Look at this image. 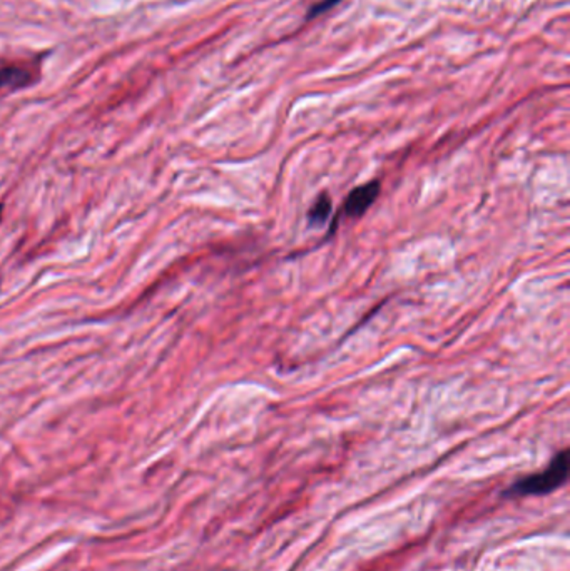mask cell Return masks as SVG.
<instances>
[{
  "label": "cell",
  "mask_w": 570,
  "mask_h": 571,
  "mask_svg": "<svg viewBox=\"0 0 570 571\" xmlns=\"http://www.w3.org/2000/svg\"><path fill=\"white\" fill-rule=\"evenodd\" d=\"M567 476H569V451L564 450L554 456V460L544 471L524 476L522 479H518L508 488L506 495L517 498L547 495L550 491L565 485Z\"/></svg>",
  "instance_id": "obj_1"
},
{
  "label": "cell",
  "mask_w": 570,
  "mask_h": 571,
  "mask_svg": "<svg viewBox=\"0 0 570 571\" xmlns=\"http://www.w3.org/2000/svg\"><path fill=\"white\" fill-rule=\"evenodd\" d=\"M37 77H39V65L29 61L0 67V94L29 87L37 81Z\"/></svg>",
  "instance_id": "obj_2"
},
{
  "label": "cell",
  "mask_w": 570,
  "mask_h": 571,
  "mask_svg": "<svg viewBox=\"0 0 570 571\" xmlns=\"http://www.w3.org/2000/svg\"><path fill=\"white\" fill-rule=\"evenodd\" d=\"M381 184L380 180H370L367 184H361L359 188L351 190L347 198V201L343 204L341 214L345 218L351 219H359L365 212L370 209L373 202L378 199L380 196Z\"/></svg>",
  "instance_id": "obj_3"
},
{
  "label": "cell",
  "mask_w": 570,
  "mask_h": 571,
  "mask_svg": "<svg viewBox=\"0 0 570 571\" xmlns=\"http://www.w3.org/2000/svg\"><path fill=\"white\" fill-rule=\"evenodd\" d=\"M331 214V198L328 192H321L317 201L313 202L311 209L308 211V222L311 226H321L328 221Z\"/></svg>",
  "instance_id": "obj_4"
},
{
  "label": "cell",
  "mask_w": 570,
  "mask_h": 571,
  "mask_svg": "<svg viewBox=\"0 0 570 571\" xmlns=\"http://www.w3.org/2000/svg\"><path fill=\"white\" fill-rule=\"evenodd\" d=\"M339 2V0H319V4H317L315 7H311V11H310V17H317L319 14L327 12L328 9L335 7Z\"/></svg>",
  "instance_id": "obj_5"
},
{
  "label": "cell",
  "mask_w": 570,
  "mask_h": 571,
  "mask_svg": "<svg viewBox=\"0 0 570 571\" xmlns=\"http://www.w3.org/2000/svg\"><path fill=\"white\" fill-rule=\"evenodd\" d=\"M2 214H4V208L0 206V221H2Z\"/></svg>",
  "instance_id": "obj_6"
}]
</instances>
